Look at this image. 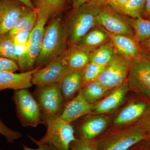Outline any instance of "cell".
Here are the masks:
<instances>
[{
	"mask_svg": "<svg viewBox=\"0 0 150 150\" xmlns=\"http://www.w3.org/2000/svg\"><path fill=\"white\" fill-rule=\"evenodd\" d=\"M106 32L118 54L130 59L143 55L144 50L133 36Z\"/></svg>",
	"mask_w": 150,
	"mask_h": 150,
	"instance_id": "cell-15",
	"label": "cell"
},
{
	"mask_svg": "<svg viewBox=\"0 0 150 150\" xmlns=\"http://www.w3.org/2000/svg\"><path fill=\"white\" fill-rule=\"evenodd\" d=\"M83 70L68 71L59 83L65 105L83 86Z\"/></svg>",
	"mask_w": 150,
	"mask_h": 150,
	"instance_id": "cell-17",
	"label": "cell"
},
{
	"mask_svg": "<svg viewBox=\"0 0 150 150\" xmlns=\"http://www.w3.org/2000/svg\"><path fill=\"white\" fill-rule=\"evenodd\" d=\"M53 18L45 28L41 50L35 62V67L42 68L62 56L67 51L68 36L66 24L63 23L61 13Z\"/></svg>",
	"mask_w": 150,
	"mask_h": 150,
	"instance_id": "cell-1",
	"label": "cell"
},
{
	"mask_svg": "<svg viewBox=\"0 0 150 150\" xmlns=\"http://www.w3.org/2000/svg\"><path fill=\"white\" fill-rule=\"evenodd\" d=\"M81 90L86 100L93 104L100 101V100L109 91L105 89L96 80L86 84Z\"/></svg>",
	"mask_w": 150,
	"mask_h": 150,
	"instance_id": "cell-26",
	"label": "cell"
},
{
	"mask_svg": "<svg viewBox=\"0 0 150 150\" xmlns=\"http://www.w3.org/2000/svg\"><path fill=\"white\" fill-rule=\"evenodd\" d=\"M71 150H97L96 142L93 140L77 138L70 145Z\"/></svg>",
	"mask_w": 150,
	"mask_h": 150,
	"instance_id": "cell-33",
	"label": "cell"
},
{
	"mask_svg": "<svg viewBox=\"0 0 150 150\" xmlns=\"http://www.w3.org/2000/svg\"><path fill=\"white\" fill-rule=\"evenodd\" d=\"M25 6L18 0H0V35L13 28Z\"/></svg>",
	"mask_w": 150,
	"mask_h": 150,
	"instance_id": "cell-12",
	"label": "cell"
},
{
	"mask_svg": "<svg viewBox=\"0 0 150 150\" xmlns=\"http://www.w3.org/2000/svg\"><path fill=\"white\" fill-rule=\"evenodd\" d=\"M0 150H1V149H0Z\"/></svg>",
	"mask_w": 150,
	"mask_h": 150,
	"instance_id": "cell-45",
	"label": "cell"
},
{
	"mask_svg": "<svg viewBox=\"0 0 150 150\" xmlns=\"http://www.w3.org/2000/svg\"><path fill=\"white\" fill-rule=\"evenodd\" d=\"M149 101H135L126 105L114 119L113 124L116 126H126L137 123L146 109Z\"/></svg>",
	"mask_w": 150,
	"mask_h": 150,
	"instance_id": "cell-18",
	"label": "cell"
},
{
	"mask_svg": "<svg viewBox=\"0 0 150 150\" xmlns=\"http://www.w3.org/2000/svg\"><path fill=\"white\" fill-rule=\"evenodd\" d=\"M131 59L116 53L96 80L108 91L123 84L127 81Z\"/></svg>",
	"mask_w": 150,
	"mask_h": 150,
	"instance_id": "cell-7",
	"label": "cell"
},
{
	"mask_svg": "<svg viewBox=\"0 0 150 150\" xmlns=\"http://www.w3.org/2000/svg\"><path fill=\"white\" fill-rule=\"evenodd\" d=\"M38 17L36 9L25 6L13 28L9 32L10 35L13 38L20 31H32L37 23Z\"/></svg>",
	"mask_w": 150,
	"mask_h": 150,
	"instance_id": "cell-22",
	"label": "cell"
},
{
	"mask_svg": "<svg viewBox=\"0 0 150 150\" xmlns=\"http://www.w3.org/2000/svg\"><path fill=\"white\" fill-rule=\"evenodd\" d=\"M110 41V38L106 31L96 25L75 46L78 48L91 52Z\"/></svg>",
	"mask_w": 150,
	"mask_h": 150,
	"instance_id": "cell-20",
	"label": "cell"
},
{
	"mask_svg": "<svg viewBox=\"0 0 150 150\" xmlns=\"http://www.w3.org/2000/svg\"><path fill=\"white\" fill-rule=\"evenodd\" d=\"M18 70V65L15 61L0 56V71L15 73Z\"/></svg>",
	"mask_w": 150,
	"mask_h": 150,
	"instance_id": "cell-34",
	"label": "cell"
},
{
	"mask_svg": "<svg viewBox=\"0 0 150 150\" xmlns=\"http://www.w3.org/2000/svg\"><path fill=\"white\" fill-rule=\"evenodd\" d=\"M117 53L110 41L91 52L90 62L105 67L110 62Z\"/></svg>",
	"mask_w": 150,
	"mask_h": 150,
	"instance_id": "cell-23",
	"label": "cell"
},
{
	"mask_svg": "<svg viewBox=\"0 0 150 150\" xmlns=\"http://www.w3.org/2000/svg\"><path fill=\"white\" fill-rule=\"evenodd\" d=\"M31 31L23 30L19 32L12 38L13 42L15 46L26 44L29 40Z\"/></svg>",
	"mask_w": 150,
	"mask_h": 150,
	"instance_id": "cell-36",
	"label": "cell"
},
{
	"mask_svg": "<svg viewBox=\"0 0 150 150\" xmlns=\"http://www.w3.org/2000/svg\"><path fill=\"white\" fill-rule=\"evenodd\" d=\"M101 1H102V0H89L88 1L93 2L97 3Z\"/></svg>",
	"mask_w": 150,
	"mask_h": 150,
	"instance_id": "cell-43",
	"label": "cell"
},
{
	"mask_svg": "<svg viewBox=\"0 0 150 150\" xmlns=\"http://www.w3.org/2000/svg\"><path fill=\"white\" fill-rule=\"evenodd\" d=\"M129 91L126 81L123 84L113 89L104 99L96 104L93 112L96 114H103L117 109L124 101Z\"/></svg>",
	"mask_w": 150,
	"mask_h": 150,
	"instance_id": "cell-16",
	"label": "cell"
},
{
	"mask_svg": "<svg viewBox=\"0 0 150 150\" xmlns=\"http://www.w3.org/2000/svg\"><path fill=\"white\" fill-rule=\"evenodd\" d=\"M16 46V62L18 65L19 70L21 72L26 71V61L28 54V43L26 44Z\"/></svg>",
	"mask_w": 150,
	"mask_h": 150,
	"instance_id": "cell-31",
	"label": "cell"
},
{
	"mask_svg": "<svg viewBox=\"0 0 150 150\" xmlns=\"http://www.w3.org/2000/svg\"><path fill=\"white\" fill-rule=\"evenodd\" d=\"M142 56L144 57L147 59L150 62V51H144Z\"/></svg>",
	"mask_w": 150,
	"mask_h": 150,
	"instance_id": "cell-42",
	"label": "cell"
},
{
	"mask_svg": "<svg viewBox=\"0 0 150 150\" xmlns=\"http://www.w3.org/2000/svg\"><path fill=\"white\" fill-rule=\"evenodd\" d=\"M101 7L96 3L88 1L72 11L66 26L68 41L71 46H75L81 39L97 25L98 16Z\"/></svg>",
	"mask_w": 150,
	"mask_h": 150,
	"instance_id": "cell-2",
	"label": "cell"
},
{
	"mask_svg": "<svg viewBox=\"0 0 150 150\" xmlns=\"http://www.w3.org/2000/svg\"><path fill=\"white\" fill-rule=\"evenodd\" d=\"M146 0H129L120 13L132 18L142 17Z\"/></svg>",
	"mask_w": 150,
	"mask_h": 150,
	"instance_id": "cell-27",
	"label": "cell"
},
{
	"mask_svg": "<svg viewBox=\"0 0 150 150\" xmlns=\"http://www.w3.org/2000/svg\"><path fill=\"white\" fill-rule=\"evenodd\" d=\"M127 18L134 30V38L140 44L150 39V21L142 17Z\"/></svg>",
	"mask_w": 150,
	"mask_h": 150,
	"instance_id": "cell-25",
	"label": "cell"
},
{
	"mask_svg": "<svg viewBox=\"0 0 150 150\" xmlns=\"http://www.w3.org/2000/svg\"><path fill=\"white\" fill-rule=\"evenodd\" d=\"M43 120L46 127V134L39 140L28 135L30 141L37 146L49 144L58 150H71V144L77 139L71 124L64 121L60 116L43 115Z\"/></svg>",
	"mask_w": 150,
	"mask_h": 150,
	"instance_id": "cell-3",
	"label": "cell"
},
{
	"mask_svg": "<svg viewBox=\"0 0 150 150\" xmlns=\"http://www.w3.org/2000/svg\"><path fill=\"white\" fill-rule=\"evenodd\" d=\"M40 67L20 74L7 71H0V91L4 90L14 91L28 89L32 86V76Z\"/></svg>",
	"mask_w": 150,
	"mask_h": 150,
	"instance_id": "cell-14",
	"label": "cell"
},
{
	"mask_svg": "<svg viewBox=\"0 0 150 150\" xmlns=\"http://www.w3.org/2000/svg\"><path fill=\"white\" fill-rule=\"evenodd\" d=\"M0 134L5 138L7 142L11 144H14L15 141L22 137V135L18 131L12 130L6 126L0 119Z\"/></svg>",
	"mask_w": 150,
	"mask_h": 150,
	"instance_id": "cell-32",
	"label": "cell"
},
{
	"mask_svg": "<svg viewBox=\"0 0 150 150\" xmlns=\"http://www.w3.org/2000/svg\"><path fill=\"white\" fill-rule=\"evenodd\" d=\"M108 123L109 118L103 114L86 119L79 127V138L93 140L105 130Z\"/></svg>",
	"mask_w": 150,
	"mask_h": 150,
	"instance_id": "cell-19",
	"label": "cell"
},
{
	"mask_svg": "<svg viewBox=\"0 0 150 150\" xmlns=\"http://www.w3.org/2000/svg\"><path fill=\"white\" fill-rule=\"evenodd\" d=\"M38 20L35 27L30 32L28 42V54L26 71L34 69L35 62L40 54L45 30V25L50 18L45 11H37Z\"/></svg>",
	"mask_w": 150,
	"mask_h": 150,
	"instance_id": "cell-11",
	"label": "cell"
},
{
	"mask_svg": "<svg viewBox=\"0 0 150 150\" xmlns=\"http://www.w3.org/2000/svg\"><path fill=\"white\" fill-rule=\"evenodd\" d=\"M142 129L135 124L120 129L96 141L97 150H128L134 145L145 140Z\"/></svg>",
	"mask_w": 150,
	"mask_h": 150,
	"instance_id": "cell-5",
	"label": "cell"
},
{
	"mask_svg": "<svg viewBox=\"0 0 150 150\" xmlns=\"http://www.w3.org/2000/svg\"><path fill=\"white\" fill-rule=\"evenodd\" d=\"M91 52L71 46L64 54L68 71L83 70L90 62Z\"/></svg>",
	"mask_w": 150,
	"mask_h": 150,
	"instance_id": "cell-21",
	"label": "cell"
},
{
	"mask_svg": "<svg viewBox=\"0 0 150 150\" xmlns=\"http://www.w3.org/2000/svg\"><path fill=\"white\" fill-rule=\"evenodd\" d=\"M105 67L90 62L83 70V86L88 83L96 80L104 70Z\"/></svg>",
	"mask_w": 150,
	"mask_h": 150,
	"instance_id": "cell-29",
	"label": "cell"
},
{
	"mask_svg": "<svg viewBox=\"0 0 150 150\" xmlns=\"http://www.w3.org/2000/svg\"><path fill=\"white\" fill-rule=\"evenodd\" d=\"M37 11H45L50 18L62 13L66 8L67 0H31Z\"/></svg>",
	"mask_w": 150,
	"mask_h": 150,
	"instance_id": "cell-24",
	"label": "cell"
},
{
	"mask_svg": "<svg viewBox=\"0 0 150 150\" xmlns=\"http://www.w3.org/2000/svg\"><path fill=\"white\" fill-rule=\"evenodd\" d=\"M129 90L150 100V62L144 56L131 59L127 79Z\"/></svg>",
	"mask_w": 150,
	"mask_h": 150,
	"instance_id": "cell-6",
	"label": "cell"
},
{
	"mask_svg": "<svg viewBox=\"0 0 150 150\" xmlns=\"http://www.w3.org/2000/svg\"><path fill=\"white\" fill-rule=\"evenodd\" d=\"M146 19L150 21V14L149 15V16H148L147 17V18Z\"/></svg>",
	"mask_w": 150,
	"mask_h": 150,
	"instance_id": "cell-44",
	"label": "cell"
},
{
	"mask_svg": "<svg viewBox=\"0 0 150 150\" xmlns=\"http://www.w3.org/2000/svg\"><path fill=\"white\" fill-rule=\"evenodd\" d=\"M68 72L63 54L34 73L32 76V84L42 87L59 83Z\"/></svg>",
	"mask_w": 150,
	"mask_h": 150,
	"instance_id": "cell-10",
	"label": "cell"
},
{
	"mask_svg": "<svg viewBox=\"0 0 150 150\" xmlns=\"http://www.w3.org/2000/svg\"><path fill=\"white\" fill-rule=\"evenodd\" d=\"M14 91L13 100L21 125L24 127H36L43 124L42 111L35 96L27 89Z\"/></svg>",
	"mask_w": 150,
	"mask_h": 150,
	"instance_id": "cell-4",
	"label": "cell"
},
{
	"mask_svg": "<svg viewBox=\"0 0 150 150\" xmlns=\"http://www.w3.org/2000/svg\"><path fill=\"white\" fill-rule=\"evenodd\" d=\"M150 13V0H146L142 18L146 19Z\"/></svg>",
	"mask_w": 150,
	"mask_h": 150,
	"instance_id": "cell-39",
	"label": "cell"
},
{
	"mask_svg": "<svg viewBox=\"0 0 150 150\" xmlns=\"http://www.w3.org/2000/svg\"><path fill=\"white\" fill-rule=\"evenodd\" d=\"M23 148V150H58L54 146L49 144H43L38 146V148L37 149H32L22 144Z\"/></svg>",
	"mask_w": 150,
	"mask_h": 150,
	"instance_id": "cell-37",
	"label": "cell"
},
{
	"mask_svg": "<svg viewBox=\"0 0 150 150\" xmlns=\"http://www.w3.org/2000/svg\"><path fill=\"white\" fill-rule=\"evenodd\" d=\"M18 1H19L26 6L35 9L31 0H18Z\"/></svg>",
	"mask_w": 150,
	"mask_h": 150,
	"instance_id": "cell-41",
	"label": "cell"
},
{
	"mask_svg": "<svg viewBox=\"0 0 150 150\" xmlns=\"http://www.w3.org/2000/svg\"><path fill=\"white\" fill-rule=\"evenodd\" d=\"M141 48L144 51H149L150 50V39L140 44Z\"/></svg>",
	"mask_w": 150,
	"mask_h": 150,
	"instance_id": "cell-40",
	"label": "cell"
},
{
	"mask_svg": "<svg viewBox=\"0 0 150 150\" xmlns=\"http://www.w3.org/2000/svg\"><path fill=\"white\" fill-rule=\"evenodd\" d=\"M0 56L16 62V46L9 32L0 35Z\"/></svg>",
	"mask_w": 150,
	"mask_h": 150,
	"instance_id": "cell-28",
	"label": "cell"
},
{
	"mask_svg": "<svg viewBox=\"0 0 150 150\" xmlns=\"http://www.w3.org/2000/svg\"><path fill=\"white\" fill-rule=\"evenodd\" d=\"M144 132L145 140L147 139L150 143V100L144 113L136 123Z\"/></svg>",
	"mask_w": 150,
	"mask_h": 150,
	"instance_id": "cell-30",
	"label": "cell"
},
{
	"mask_svg": "<svg viewBox=\"0 0 150 150\" xmlns=\"http://www.w3.org/2000/svg\"><path fill=\"white\" fill-rule=\"evenodd\" d=\"M95 105L86 100L81 89L75 97L65 104L60 117L71 123L81 117L93 113Z\"/></svg>",
	"mask_w": 150,
	"mask_h": 150,
	"instance_id": "cell-13",
	"label": "cell"
},
{
	"mask_svg": "<svg viewBox=\"0 0 150 150\" xmlns=\"http://www.w3.org/2000/svg\"><path fill=\"white\" fill-rule=\"evenodd\" d=\"M101 11L98 16L97 25L110 33L134 37V32L127 17L107 6H100Z\"/></svg>",
	"mask_w": 150,
	"mask_h": 150,
	"instance_id": "cell-9",
	"label": "cell"
},
{
	"mask_svg": "<svg viewBox=\"0 0 150 150\" xmlns=\"http://www.w3.org/2000/svg\"><path fill=\"white\" fill-rule=\"evenodd\" d=\"M89 0H67V2L69 3L73 10L76 9L82 5L87 2Z\"/></svg>",
	"mask_w": 150,
	"mask_h": 150,
	"instance_id": "cell-38",
	"label": "cell"
},
{
	"mask_svg": "<svg viewBox=\"0 0 150 150\" xmlns=\"http://www.w3.org/2000/svg\"></svg>",
	"mask_w": 150,
	"mask_h": 150,
	"instance_id": "cell-46",
	"label": "cell"
},
{
	"mask_svg": "<svg viewBox=\"0 0 150 150\" xmlns=\"http://www.w3.org/2000/svg\"><path fill=\"white\" fill-rule=\"evenodd\" d=\"M129 1V0H102L96 4L100 6H108L120 13L122 9Z\"/></svg>",
	"mask_w": 150,
	"mask_h": 150,
	"instance_id": "cell-35",
	"label": "cell"
},
{
	"mask_svg": "<svg viewBox=\"0 0 150 150\" xmlns=\"http://www.w3.org/2000/svg\"><path fill=\"white\" fill-rule=\"evenodd\" d=\"M35 95L43 115L61 116L65 103L59 83L38 87Z\"/></svg>",
	"mask_w": 150,
	"mask_h": 150,
	"instance_id": "cell-8",
	"label": "cell"
}]
</instances>
